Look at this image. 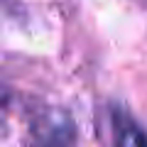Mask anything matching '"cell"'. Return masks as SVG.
<instances>
[{
	"label": "cell",
	"instance_id": "6da1fadb",
	"mask_svg": "<svg viewBox=\"0 0 147 147\" xmlns=\"http://www.w3.org/2000/svg\"><path fill=\"white\" fill-rule=\"evenodd\" d=\"M115 147H147V135L125 113H115Z\"/></svg>",
	"mask_w": 147,
	"mask_h": 147
}]
</instances>
